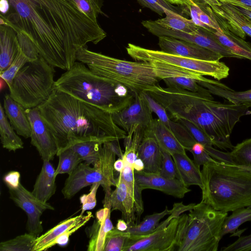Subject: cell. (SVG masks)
<instances>
[{
    "label": "cell",
    "mask_w": 251,
    "mask_h": 251,
    "mask_svg": "<svg viewBox=\"0 0 251 251\" xmlns=\"http://www.w3.org/2000/svg\"><path fill=\"white\" fill-rule=\"evenodd\" d=\"M0 72L7 69L21 49L16 32L10 26H0Z\"/></svg>",
    "instance_id": "cell-25"
},
{
    "label": "cell",
    "mask_w": 251,
    "mask_h": 251,
    "mask_svg": "<svg viewBox=\"0 0 251 251\" xmlns=\"http://www.w3.org/2000/svg\"><path fill=\"white\" fill-rule=\"evenodd\" d=\"M125 167V162L123 159L119 158L115 161L114 164V170L120 173L122 172Z\"/></svg>",
    "instance_id": "cell-55"
},
{
    "label": "cell",
    "mask_w": 251,
    "mask_h": 251,
    "mask_svg": "<svg viewBox=\"0 0 251 251\" xmlns=\"http://www.w3.org/2000/svg\"><path fill=\"white\" fill-rule=\"evenodd\" d=\"M138 157L144 163V171L159 174L162 163V151L155 139L144 136L137 151Z\"/></svg>",
    "instance_id": "cell-27"
},
{
    "label": "cell",
    "mask_w": 251,
    "mask_h": 251,
    "mask_svg": "<svg viewBox=\"0 0 251 251\" xmlns=\"http://www.w3.org/2000/svg\"><path fill=\"white\" fill-rule=\"evenodd\" d=\"M55 72L54 67L40 55L16 74L9 87L10 96L25 109L38 107L55 89Z\"/></svg>",
    "instance_id": "cell-7"
},
{
    "label": "cell",
    "mask_w": 251,
    "mask_h": 251,
    "mask_svg": "<svg viewBox=\"0 0 251 251\" xmlns=\"http://www.w3.org/2000/svg\"><path fill=\"white\" fill-rule=\"evenodd\" d=\"M9 192L10 198L26 214L27 232L38 237L43 231L40 220L42 215L45 211L54 210V208L49 203L37 199L21 183L16 189H9Z\"/></svg>",
    "instance_id": "cell-11"
},
{
    "label": "cell",
    "mask_w": 251,
    "mask_h": 251,
    "mask_svg": "<svg viewBox=\"0 0 251 251\" xmlns=\"http://www.w3.org/2000/svg\"><path fill=\"white\" fill-rule=\"evenodd\" d=\"M251 221V207H242L232 211L227 216L224 223L221 236L235 234L238 227L246 222Z\"/></svg>",
    "instance_id": "cell-36"
},
{
    "label": "cell",
    "mask_w": 251,
    "mask_h": 251,
    "mask_svg": "<svg viewBox=\"0 0 251 251\" xmlns=\"http://www.w3.org/2000/svg\"><path fill=\"white\" fill-rule=\"evenodd\" d=\"M229 153L231 163L251 166V138L237 144Z\"/></svg>",
    "instance_id": "cell-40"
},
{
    "label": "cell",
    "mask_w": 251,
    "mask_h": 251,
    "mask_svg": "<svg viewBox=\"0 0 251 251\" xmlns=\"http://www.w3.org/2000/svg\"><path fill=\"white\" fill-rule=\"evenodd\" d=\"M188 130L195 140L204 146L207 152L211 151L214 148L213 143L208 136L201 128L192 123L185 120L180 119L177 121Z\"/></svg>",
    "instance_id": "cell-43"
},
{
    "label": "cell",
    "mask_w": 251,
    "mask_h": 251,
    "mask_svg": "<svg viewBox=\"0 0 251 251\" xmlns=\"http://www.w3.org/2000/svg\"><path fill=\"white\" fill-rule=\"evenodd\" d=\"M93 217L92 213L88 212L85 215L80 214L78 216L62 221L37 238L33 251H46L49 249L50 244L57 238L77 225H84Z\"/></svg>",
    "instance_id": "cell-23"
},
{
    "label": "cell",
    "mask_w": 251,
    "mask_h": 251,
    "mask_svg": "<svg viewBox=\"0 0 251 251\" xmlns=\"http://www.w3.org/2000/svg\"><path fill=\"white\" fill-rule=\"evenodd\" d=\"M248 207H251V205H250V206H248Z\"/></svg>",
    "instance_id": "cell-59"
},
{
    "label": "cell",
    "mask_w": 251,
    "mask_h": 251,
    "mask_svg": "<svg viewBox=\"0 0 251 251\" xmlns=\"http://www.w3.org/2000/svg\"><path fill=\"white\" fill-rule=\"evenodd\" d=\"M141 24L148 31L157 37L168 36L175 38L219 53L224 57L241 59L240 57L233 54L221 45L209 31L201 27L195 32L189 33L165 28L160 25L155 21H142Z\"/></svg>",
    "instance_id": "cell-10"
},
{
    "label": "cell",
    "mask_w": 251,
    "mask_h": 251,
    "mask_svg": "<svg viewBox=\"0 0 251 251\" xmlns=\"http://www.w3.org/2000/svg\"><path fill=\"white\" fill-rule=\"evenodd\" d=\"M201 173V202L226 212L251 205V166L214 159Z\"/></svg>",
    "instance_id": "cell-4"
},
{
    "label": "cell",
    "mask_w": 251,
    "mask_h": 251,
    "mask_svg": "<svg viewBox=\"0 0 251 251\" xmlns=\"http://www.w3.org/2000/svg\"><path fill=\"white\" fill-rule=\"evenodd\" d=\"M68 175L62 189L65 199H71L83 188L96 183L102 186L104 192L111 191V186L98 166L81 162Z\"/></svg>",
    "instance_id": "cell-13"
},
{
    "label": "cell",
    "mask_w": 251,
    "mask_h": 251,
    "mask_svg": "<svg viewBox=\"0 0 251 251\" xmlns=\"http://www.w3.org/2000/svg\"><path fill=\"white\" fill-rule=\"evenodd\" d=\"M93 21L98 23L100 14L105 15L102 11V0H67Z\"/></svg>",
    "instance_id": "cell-42"
},
{
    "label": "cell",
    "mask_w": 251,
    "mask_h": 251,
    "mask_svg": "<svg viewBox=\"0 0 251 251\" xmlns=\"http://www.w3.org/2000/svg\"><path fill=\"white\" fill-rule=\"evenodd\" d=\"M29 62L21 50L11 65L5 70L0 72V76L9 87L15 75L26 63Z\"/></svg>",
    "instance_id": "cell-44"
},
{
    "label": "cell",
    "mask_w": 251,
    "mask_h": 251,
    "mask_svg": "<svg viewBox=\"0 0 251 251\" xmlns=\"http://www.w3.org/2000/svg\"><path fill=\"white\" fill-rule=\"evenodd\" d=\"M99 183H96L91 185L90 192L87 194H84L80 197V201L82 204L81 214L84 211L93 209L96 205V194L99 187Z\"/></svg>",
    "instance_id": "cell-49"
},
{
    "label": "cell",
    "mask_w": 251,
    "mask_h": 251,
    "mask_svg": "<svg viewBox=\"0 0 251 251\" xmlns=\"http://www.w3.org/2000/svg\"><path fill=\"white\" fill-rule=\"evenodd\" d=\"M144 136L153 138L162 151L171 155L176 153H186L184 147L158 118L153 119L144 129Z\"/></svg>",
    "instance_id": "cell-20"
},
{
    "label": "cell",
    "mask_w": 251,
    "mask_h": 251,
    "mask_svg": "<svg viewBox=\"0 0 251 251\" xmlns=\"http://www.w3.org/2000/svg\"><path fill=\"white\" fill-rule=\"evenodd\" d=\"M152 111L141 93L121 110L111 114L114 123L126 133L132 127L139 126L146 128L153 119Z\"/></svg>",
    "instance_id": "cell-14"
},
{
    "label": "cell",
    "mask_w": 251,
    "mask_h": 251,
    "mask_svg": "<svg viewBox=\"0 0 251 251\" xmlns=\"http://www.w3.org/2000/svg\"><path fill=\"white\" fill-rule=\"evenodd\" d=\"M127 54L136 61L164 62L177 66L202 75H208L217 80L226 78L229 68L223 62L194 59L153 50L128 43Z\"/></svg>",
    "instance_id": "cell-8"
},
{
    "label": "cell",
    "mask_w": 251,
    "mask_h": 251,
    "mask_svg": "<svg viewBox=\"0 0 251 251\" xmlns=\"http://www.w3.org/2000/svg\"><path fill=\"white\" fill-rule=\"evenodd\" d=\"M20 177L19 172L12 171L7 173L3 179L8 189H14L17 188L21 184Z\"/></svg>",
    "instance_id": "cell-51"
},
{
    "label": "cell",
    "mask_w": 251,
    "mask_h": 251,
    "mask_svg": "<svg viewBox=\"0 0 251 251\" xmlns=\"http://www.w3.org/2000/svg\"><path fill=\"white\" fill-rule=\"evenodd\" d=\"M162 163L159 174L165 177L174 179L176 178L177 171L175 161L172 155L163 151Z\"/></svg>",
    "instance_id": "cell-47"
},
{
    "label": "cell",
    "mask_w": 251,
    "mask_h": 251,
    "mask_svg": "<svg viewBox=\"0 0 251 251\" xmlns=\"http://www.w3.org/2000/svg\"><path fill=\"white\" fill-rule=\"evenodd\" d=\"M144 137V128L136 125L132 127L124 139L125 151L123 159L132 166L138 158L137 151Z\"/></svg>",
    "instance_id": "cell-34"
},
{
    "label": "cell",
    "mask_w": 251,
    "mask_h": 251,
    "mask_svg": "<svg viewBox=\"0 0 251 251\" xmlns=\"http://www.w3.org/2000/svg\"><path fill=\"white\" fill-rule=\"evenodd\" d=\"M132 167L134 171H141L144 170L145 166L142 160L138 157L135 161Z\"/></svg>",
    "instance_id": "cell-56"
},
{
    "label": "cell",
    "mask_w": 251,
    "mask_h": 251,
    "mask_svg": "<svg viewBox=\"0 0 251 251\" xmlns=\"http://www.w3.org/2000/svg\"><path fill=\"white\" fill-rule=\"evenodd\" d=\"M172 156L176 168V178L187 187L197 185L201 189L202 181L200 167L190 159L186 153H176Z\"/></svg>",
    "instance_id": "cell-28"
},
{
    "label": "cell",
    "mask_w": 251,
    "mask_h": 251,
    "mask_svg": "<svg viewBox=\"0 0 251 251\" xmlns=\"http://www.w3.org/2000/svg\"><path fill=\"white\" fill-rule=\"evenodd\" d=\"M76 60L94 74L140 93L169 77L186 76L188 71L164 62L129 61L80 48Z\"/></svg>",
    "instance_id": "cell-3"
},
{
    "label": "cell",
    "mask_w": 251,
    "mask_h": 251,
    "mask_svg": "<svg viewBox=\"0 0 251 251\" xmlns=\"http://www.w3.org/2000/svg\"><path fill=\"white\" fill-rule=\"evenodd\" d=\"M10 7L9 0H0V11L3 15H6Z\"/></svg>",
    "instance_id": "cell-53"
},
{
    "label": "cell",
    "mask_w": 251,
    "mask_h": 251,
    "mask_svg": "<svg viewBox=\"0 0 251 251\" xmlns=\"http://www.w3.org/2000/svg\"><path fill=\"white\" fill-rule=\"evenodd\" d=\"M110 197L105 196L103 208L96 213V219L91 226L86 229L89 238L87 251H103L107 233L115 228L110 220L111 205Z\"/></svg>",
    "instance_id": "cell-17"
},
{
    "label": "cell",
    "mask_w": 251,
    "mask_h": 251,
    "mask_svg": "<svg viewBox=\"0 0 251 251\" xmlns=\"http://www.w3.org/2000/svg\"><path fill=\"white\" fill-rule=\"evenodd\" d=\"M55 170L50 160H43L41 171L38 175L32 194L39 200L48 202L56 192Z\"/></svg>",
    "instance_id": "cell-26"
},
{
    "label": "cell",
    "mask_w": 251,
    "mask_h": 251,
    "mask_svg": "<svg viewBox=\"0 0 251 251\" xmlns=\"http://www.w3.org/2000/svg\"><path fill=\"white\" fill-rule=\"evenodd\" d=\"M221 251H251V234L239 237L233 243L222 248Z\"/></svg>",
    "instance_id": "cell-50"
},
{
    "label": "cell",
    "mask_w": 251,
    "mask_h": 251,
    "mask_svg": "<svg viewBox=\"0 0 251 251\" xmlns=\"http://www.w3.org/2000/svg\"><path fill=\"white\" fill-rule=\"evenodd\" d=\"M5 114L3 106L0 104V135L2 147L9 151L24 148V143L14 131Z\"/></svg>",
    "instance_id": "cell-30"
},
{
    "label": "cell",
    "mask_w": 251,
    "mask_h": 251,
    "mask_svg": "<svg viewBox=\"0 0 251 251\" xmlns=\"http://www.w3.org/2000/svg\"><path fill=\"white\" fill-rule=\"evenodd\" d=\"M142 6L148 8L162 16L164 13V9L172 10L178 14H182L181 7L175 6L166 0H136Z\"/></svg>",
    "instance_id": "cell-45"
},
{
    "label": "cell",
    "mask_w": 251,
    "mask_h": 251,
    "mask_svg": "<svg viewBox=\"0 0 251 251\" xmlns=\"http://www.w3.org/2000/svg\"><path fill=\"white\" fill-rule=\"evenodd\" d=\"M172 210L167 219L159 224L151 234L144 236L130 235L123 251H174L181 213L176 207Z\"/></svg>",
    "instance_id": "cell-9"
},
{
    "label": "cell",
    "mask_w": 251,
    "mask_h": 251,
    "mask_svg": "<svg viewBox=\"0 0 251 251\" xmlns=\"http://www.w3.org/2000/svg\"><path fill=\"white\" fill-rule=\"evenodd\" d=\"M128 228V225L124 219H119L116 225V228L121 231H126Z\"/></svg>",
    "instance_id": "cell-57"
},
{
    "label": "cell",
    "mask_w": 251,
    "mask_h": 251,
    "mask_svg": "<svg viewBox=\"0 0 251 251\" xmlns=\"http://www.w3.org/2000/svg\"><path fill=\"white\" fill-rule=\"evenodd\" d=\"M134 177L143 190L151 189L159 190L173 197L182 198L191 191L187 187L176 178H168L159 174L150 173L144 171L134 172Z\"/></svg>",
    "instance_id": "cell-16"
},
{
    "label": "cell",
    "mask_w": 251,
    "mask_h": 251,
    "mask_svg": "<svg viewBox=\"0 0 251 251\" xmlns=\"http://www.w3.org/2000/svg\"><path fill=\"white\" fill-rule=\"evenodd\" d=\"M21 50L29 62L36 60L40 56L39 51L33 41L26 35L16 32Z\"/></svg>",
    "instance_id": "cell-46"
},
{
    "label": "cell",
    "mask_w": 251,
    "mask_h": 251,
    "mask_svg": "<svg viewBox=\"0 0 251 251\" xmlns=\"http://www.w3.org/2000/svg\"><path fill=\"white\" fill-rule=\"evenodd\" d=\"M172 209H168L167 206L164 210L160 213H155L146 216L142 221L134 225L128 226V232L131 236H144L152 233L159 225L160 220L166 215H170Z\"/></svg>",
    "instance_id": "cell-33"
},
{
    "label": "cell",
    "mask_w": 251,
    "mask_h": 251,
    "mask_svg": "<svg viewBox=\"0 0 251 251\" xmlns=\"http://www.w3.org/2000/svg\"><path fill=\"white\" fill-rule=\"evenodd\" d=\"M59 162L55 170L56 175L71 174L82 161L81 157L73 149L69 148L57 153Z\"/></svg>",
    "instance_id": "cell-38"
},
{
    "label": "cell",
    "mask_w": 251,
    "mask_h": 251,
    "mask_svg": "<svg viewBox=\"0 0 251 251\" xmlns=\"http://www.w3.org/2000/svg\"><path fill=\"white\" fill-rule=\"evenodd\" d=\"M130 236L128 232L114 228L106 236L103 251H123L126 240Z\"/></svg>",
    "instance_id": "cell-41"
},
{
    "label": "cell",
    "mask_w": 251,
    "mask_h": 251,
    "mask_svg": "<svg viewBox=\"0 0 251 251\" xmlns=\"http://www.w3.org/2000/svg\"><path fill=\"white\" fill-rule=\"evenodd\" d=\"M141 93L147 100L152 112L173 133L185 150L189 151L197 142L188 130L180 123L171 120L165 109L148 93L143 91Z\"/></svg>",
    "instance_id": "cell-18"
},
{
    "label": "cell",
    "mask_w": 251,
    "mask_h": 251,
    "mask_svg": "<svg viewBox=\"0 0 251 251\" xmlns=\"http://www.w3.org/2000/svg\"><path fill=\"white\" fill-rule=\"evenodd\" d=\"M166 16L155 20L160 25L168 29L186 33H193L199 29L191 19H188L172 10L164 9Z\"/></svg>",
    "instance_id": "cell-31"
},
{
    "label": "cell",
    "mask_w": 251,
    "mask_h": 251,
    "mask_svg": "<svg viewBox=\"0 0 251 251\" xmlns=\"http://www.w3.org/2000/svg\"><path fill=\"white\" fill-rule=\"evenodd\" d=\"M103 143L97 141H86L76 143L71 147L89 165L95 166L97 163Z\"/></svg>",
    "instance_id": "cell-35"
},
{
    "label": "cell",
    "mask_w": 251,
    "mask_h": 251,
    "mask_svg": "<svg viewBox=\"0 0 251 251\" xmlns=\"http://www.w3.org/2000/svg\"><path fill=\"white\" fill-rule=\"evenodd\" d=\"M189 211L179 217L174 251H217L228 213L201 201Z\"/></svg>",
    "instance_id": "cell-6"
},
{
    "label": "cell",
    "mask_w": 251,
    "mask_h": 251,
    "mask_svg": "<svg viewBox=\"0 0 251 251\" xmlns=\"http://www.w3.org/2000/svg\"><path fill=\"white\" fill-rule=\"evenodd\" d=\"M172 4H176L180 6H188L194 0H166ZM203 1L204 0H201Z\"/></svg>",
    "instance_id": "cell-54"
},
{
    "label": "cell",
    "mask_w": 251,
    "mask_h": 251,
    "mask_svg": "<svg viewBox=\"0 0 251 251\" xmlns=\"http://www.w3.org/2000/svg\"><path fill=\"white\" fill-rule=\"evenodd\" d=\"M216 19L222 29L217 31L212 29L209 31L214 38L224 47L241 58H247L251 60V45L240 38L239 36L229 31V28L224 20H220L215 15Z\"/></svg>",
    "instance_id": "cell-22"
},
{
    "label": "cell",
    "mask_w": 251,
    "mask_h": 251,
    "mask_svg": "<svg viewBox=\"0 0 251 251\" xmlns=\"http://www.w3.org/2000/svg\"><path fill=\"white\" fill-rule=\"evenodd\" d=\"M13 12L0 14V25L28 36L40 55L54 67L69 70L76 53L88 43L97 44L106 33L67 0H9Z\"/></svg>",
    "instance_id": "cell-1"
},
{
    "label": "cell",
    "mask_w": 251,
    "mask_h": 251,
    "mask_svg": "<svg viewBox=\"0 0 251 251\" xmlns=\"http://www.w3.org/2000/svg\"><path fill=\"white\" fill-rule=\"evenodd\" d=\"M158 44L162 51L188 58L207 61H219L224 57L219 53L192 43L171 37H158Z\"/></svg>",
    "instance_id": "cell-15"
},
{
    "label": "cell",
    "mask_w": 251,
    "mask_h": 251,
    "mask_svg": "<svg viewBox=\"0 0 251 251\" xmlns=\"http://www.w3.org/2000/svg\"><path fill=\"white\" fill-rule=\"evenodd\" d=\"M162 80L167 87L185 90L193 92L203 93L208 90L200 85L198 80L186 76H173L165 78Z\"/></svg>",
    "instance_id": "cell-39"
},
{
    "label": "cell",
    "mask_w": 251,
    "mask_h": 251,
    "mask_svg": "<svg viewBox=\"0 0 251 251\" xmlns=\"http://www.w3.org/2000/svg\"><path fill=\"white\" fill-rule=\"evenodd\" d=\"M38 108L54 137L57 153L81 142L104 143L127 135L114 123L111 113L55 88Z\"/></svg>",
    "instance_id": "cell-2"
},
{
    "label": "cell",
    "mask_w": 251,
    "mask_h": 251,
    "mask_svg": "<svg viewBox=\"0 0 251 251\" xmlns=\"http://www.w3.org/2000/svg\"><path fill=\"white\" fill-rule=\"evenodd\" d=\"M198 82L211 94L224 98L232 104L251 107V89L245 91H235L228 86L221 87L203 81Z\"/></svg>",
    "instance_id": "cell-29"
},
{
    "label": "cell",
    "mask_w": 251,
    "mask_h": 251,
    "mask_svg": "<svg viewBox=\"0 0 251 251\" xmlns=\"http://www.w3.org/2000/svg\"><path fill=\"white\" fill-rule=\"evenodd\" d=\"M25 111L31 126V144L36 148L43 160H52L57 154V145L38 107L26 109Z\"/></svg>",
    "instance_id": "cell-12"
},
{
    "label": "cell",
    "mask_w": 251,
    "mask_h": 251,
    "mask_svg": "<svg viewBox=\"0 0 251 251\" xmlns=\"http://www.w3.org/2000/svg\"><path fill=\"white\" fill-rule=\"evenodd\" d=\"M115 189L111 192V211L119 210L128 226L137 224L134 199L126 183L118 176Z\"/></svg>",
    "instance_id": "cell-19"
},
{
    "label": "cell",
    "mask_w": 251,
    "mask_h": 251,
    "mask_svg": "<svg viewBox=\"0 0 251 251\" xmlns=\"http://www.w3.org/2000/svg\"><path fill=\"white\" fill-rule=\"evenodd\" d=\"M125 167L122 172L119 173L120 177L127 185L135 202L137 223L144 212L143 201L142 197V190L137 184L134 177V170L133 167L124 160Z\"/></svg>",
    "instance_id": "cell-32"
},
{
    "label": "cell",
    "mask_w": 251,
    "mask_h": 251,
    "mask_svg": "<svg viewBox=\"0 0 251 251\" xmlns=\"http://www.w3.org/2000/svg\"><path fill=\"white\" fill-rule=\"evenodd\" d=\"M209 6L216 15L227 21L234 31L239 33L240 38L244 39L246 34L251 37V19L235 6L220 1Z\"/></svg>",
    "instance_id": "cell-21"
},
{
    "label": "cell",
    "mask_w": 251,
    "mask_h": 251,
    "mask_svg": "<svg viewBox=\"0 0 251 251\" xmlns=\"http://www.w3.org/2000/svg\"><path fill=\"white\" fill-rule=\"evenodd\" d=\"M189 151L193 156L194 162L200 167L214 159L205 150L204 146L198 142L194 144Z\"/></svg>",
    "instance_id": "cell-48"
},
{
    "label": "cell",
    "mask_w": 251,
    "mask_h": 251,
    "mask_svg": "<svg viewBox=\"0 0 251 251\" xmlns=\"http://www.w3.org/2000/svg\"><path fill=\"white\" fill-rule=\"evenodd\" d=\"M3 106L10 124L18 135L25 138L30 137L31 126L25 109L7 94L4 96Z\"/></svg>",
    "instance_id": "cell-24"
},
{
    "label": "cell",
    "mask_w": 251,
    "mask_h": 251,
    "mask_svg": "<svg viewBox=\"0 0 251 251\" xmlns=\"http://www.w3.org/2000/svg\"><path fill=\"white\" fill-rule=\"evenodd\" d=\"M54 87L111 114L126 107L136 94L125 86L94 74L79 61L61 75L55 81Z\"/></svg>",
    "instance_id": "cell-5"
},
{
    "label": "cell",
    "mask_w": 251,
    "mask_h": 251,
    "mask_svg": "<svg viewBox=\"0 0 251 251\" xmlns=\"http://www.w3.org/2000/svg\"><path fill=\"white\" fill-rule=\"evenodd\" d=\"M221 3L251 10V0H218Z\"/></svg>",
    "instance_id": "cell-52"
},
{
    "label": "cell",
    "mask_w": 251,
    "mask_h": 251,
    "mask_svg": "<svg viewBox=\"0 0 251 251\" xmlns=\"http://www.w3.org/2000/svg\"><path fill=\"white\" fill-rule=\"evenodd\" d=\"M236 7V6H235ZM240 12L246 15L247 17L251 19V10L247 9L244 8L236 7Z\"/></svg>",
    "instance_id": "cell-58"
},
{
    "label": "cell",
    "mask_w": 251,
    "mask_h": 251,
    "mask_svg": "<svg viewBox=\"0 0 251 251\" xmlns=\"http://www.w3.org/2000/svg\"><path fill=\"white\" fill-rule=\"evenodd\" d=\"M38 237L25 233L0 243V251H33Z\"/></svg>",
    "instance_id": "cell-37"
}]
</instances>
